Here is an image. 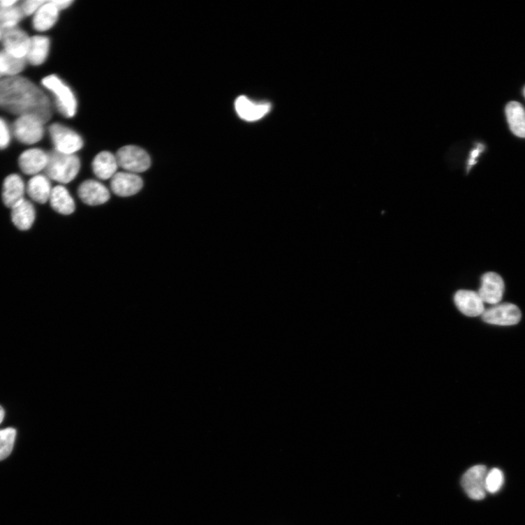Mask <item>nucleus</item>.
<instances>
[{"label": "nucleus", "instance_id": "24", "mask_svg": "<svg viewBox=\"0 0 525 525\" xmlns=\"http://www.w3.org/2000/svg\"><path fill=\"white\" fill-rule=\"evenodd\" d=\"M26 59L12 56L6 51L0 52V73L8 77L17 76L26 67Z\"/></svg>", "mask_w": 525, "mask_h": 525}, {"label": "nucleus", "instance_id": "33", "mask_svg": "<svg viewBox=\"0 0 525 525\" xmlns=\"http://www.w3.org/2000/svg\"><path fill=\"white\" fill-rule=\"evenodd\" d=\"M5 417L4 408L0 406V423H2Z\"/></svg>", "mask_w": 525, "mask_h": 525}, {"label": "nucleus", "instance_id": "29", "mask_svg": "<svg viewBox=\"0 0 525 525\" xmlns=\"http://www.w3.org/2000/svg\"><path fill=\"white\" fill-rule=\"evenodd\" d=\"M45 2L41 0H28L20 7L24 15H30L36 13Z\"/></svg>", "mask_w": 525, "mask_h": 525}, {"label": "nucleus", "instance_id": "12", "mask_svg": "<svg viewBox=\"0 0 525 525\" xmlns=\"http://www.w3.org/2000/svg\"><path fill=\"white\" fill-rule=\"evenodd\" d=\"M143 186L142 179L137 174L128 172H117L111 178L112 192L121 197L138 193Z\"/></svg>", "mask_w": 525, "mask_h": 525}, {"label": "nucleus", "instance_id": "36", "mask_svg": "<svg viewBox=\"0 0 525 525\" xmlns=\"http://www.w3.org/2000/svg\"><path fill=\"white\" fill-rule=\"evenodd\" d=\"M1 76H2V75H1V73H0V77H1Z\"/></svg>", "mask_w": 525, "mask_h": 525}, {"label": "nucleus", "instance_id": "27", "mask_svg": "<svg viewBox=\"0 0 525 525\" xmlns=\"http://www.w3.org/2000/svg\"><path fill=\"white\" fill-rule=\"evenodd\" d=\"M504 482L503 472L498 468L491 469L487 474L485 480L486 491L490 494H496L502 487Z\"/></svg>", "mask_w": 525, "mask_h": 525}, {"label": "nucleus", "instance_id": "7", "mask_svg": "<svg viewBox=\"0 0 525 525\" xmlns=\"http://www.w3.org/2000/svg\"><path fill=\"white\" fill-rule=\"evenodd\" d=\"M482 317L485 323L490 325L511 326L521 321L522 313L517 305L503 303L485 309Z\"/></svg>", "mask_w": 525, "mask_h": 525}, {"label": "nucleus", "instance_id": "20", "mask_svg": "<svg viewBox=\"0 0 525 525\" xmlns=\"http://www.w3.org/2000/svg\"><path fill=\"white\" fill-rule=\"evenodd\" d=\"M36 219V210L29 202L24 200L12 208V221L22 231L29 229Z\"/></svg>", "mask_w": 525, "mask_h": 525}, {"label": "nucleus", "instance_id": "13", "mask_svg": "<svg viewBox=\"0 0 525 525\" xmlns=\"http://www.w3.org/2000/svg\"><path fill=\"white\" fill-rule=\"evenodd\" d=\"M80 199L86 205H101L110 199V191L103 184L94 179L86 180L77 190Z\"/></svg>", "mask_w": 525, "mask_h": 525}, {"label": "nucleus", "instance_id": "21", "mask_svg": "<svg viewBox=\"0 0 525 525\" xmlns=\"http://www.w3.org/2000/svg\"><path fill=\"white\" fill-rule=\"evenodd\" d=\"M52 208L61 215L72 214L75 209L74 200L67 188L58 186L52 189L50 200Z\"/></svg>", "mask_w": 525, "mask_h": 525}, {"label": "nucleus", "instance_id": "26", "mask_svg": "<svg viewBox=\"0 0 525 525\" xmlns=\"http://www.w3.org/2000/svg\"><path fill=\"white\" fill-rule=\"evenodd\" d=\"M16 431L13 428L0 430V461H4L13 451Z\"/></svg>", "mask_w": 525, "mask_h": 525}, {"label": "nucleus", "instance_id": "30", "mask_svg": "<svg viewBox=\"0 0 525 525\" xmlns=\"http://www.w3.org/2000/svg\"><path fill=\"white\" fill-rule=\"evenodd\" d=\"M485 147L482 144H479L477 147V149H473L470 155V158L468 161V166L472 167L474 165L475 163H477V158L480 155V154L484 151Z\"/></svg>", "mask_w": 525, "mask_h": 525}, {"label": "nucleus", "instance_id": "15", "mask_svg": "<svg viewBox=\"0 0 525 525\" xmlns=\"http://www.w3.org/2000/svg\"><path fill=\"white\" fill-rule=\"evenodd\" d=\"M48 161V154L38 149L24 151L20 157V167L27 175H36L45 170Z\"/></svg>", "mask_w": 525, "mask_h": 525}, {"label": "nucleus", "instance_id": "4", "mask_svg": "<svg viewBox=\"0 0 525 525\" xmlns=\"http://www.w3.org/2000/svg\"><path fill=\"white\" fill-rule=\"evenodd\" d=\"M117 159L119 166L131 173H140L151 167V157L141 147L135 145H126L118 151Z\"/></svg>", "mask_w": 525, "mask_h": 525}, {"label": "nucleus", "instance_id": "6", "mask_svg": "<svg viewBox=\"0 0 525 525\" xmlns=\"http://www.w3.org/2000/svg\"><path fill=\"white\" fill-rule=\"evenodd\" d=\"M44 124L32 116L20 117L13 124V133L20 142L33 145L40 141L44 135Z\"/></svg>", "mask_w": 525, "mask_h": 525}, {"label": "nucleus", "instance_id": "8", "mask_svg": "<svg viewBox=\"0 0 525 525\" xmlns=\"http://www.w3.org/2000/svg\"><path fill=\"white\" fill-rule=\"evenodd\" d=\"M487 474V468L485 466H475L464 475L462 486L470 498L481 501L485 498Z\"/></svg>", "mask_w": 525, "mask_h": 525}, {"label": "nucleus", "instance_id": "11", "mask_svg": "<svg viewBox=\"0 0 525 525\" xmlns=\"http://www.w3.org/2000/svg\"><path fill=\"white\" fill-rule=\"evenodd\" d=\"M454 304L461 313L471 318L482 316L485 311V303L478 293L461 290L454 295Z\"/></svg>", "mask_w": 525, "mask_h": 525}, {"label": "nucleus", "instance_id": "9", "mask_svg": "<svg viewBox=\"0 0 525 525\" xmlns=\"http://www.w3.org/2000/svg\"><path fill=\"white\" fill-rule=\"evenodd\" d=\"M1 40L4 51L15 57L26 59L31 38L24 31L17 27L3 30Z\"/></svg>", "mask_w": 525, "mask_h": 525}, {"label": "nucleus", "instance_id": "18", "mask_svg": "<svg viewBox=\"0 0 525 525\" xmlns=\"http://www.w3.org/2000/svg\"><path fill=\"white\" fill-rule=\"evenodd\" d=\"M59 10L52 1L45 2L35 13L32 24L35 29L45 31L52 28L59 18Z\"/></svg>", "mask_w": 525, "mask_h": 525}, {"label": "nucleus", "instance_id": "3", "mask_svg": "<svg viewBox=\"0 0 525 525\" xmlns=\"http://www.w3.org/2000/svg\"><path fill=\"white\" fill-rule=\"evenodd\" d=\"M43 85L55 97L59 111L64 117L73 118L77 112V103L72 89L57 75H48L43 78Z\"/></svg>", "mask_w": 525, "mask_h": 525}, {"label": "nucleus", "instance_id": "35", "mask_svg": "<svg viewBox=\"0 0 525 525\" xmlns=\"http://www.w3.org/2000/svg\"><path fill=\"white\" fill-rule=\"evenodd\" d=\"M524 96H525V88L524 89Z\"/></svg>", "mask_w": 525, "mask_h": 525}, {"label": "nucleus", "instance_id": "14", "mask_svg": "<svg viewBox=\"0 0 525 525\" xmlns=\"http://www.w3.org/2000/svg\"><path fill=\"white\" fill-rule=\"evenodd\" d=\"M235 108L239 117L248 121H255L265 117L269 112V103H256L247 96H241L235 102Z\"/></svg>", "mask_w": 525, "mask_h": 525}, {"label": "nucleus", "instance_id": "1", "mask_svg": "<svg viewBox=\"0 0 525 525\" xmlns=\"http://www.w3.org/2000/svg\"><path fill=\"white\" fill-rule=\"evenodd\" d=\"M0 108L20 117H35L43 124L52 116V103L45 94L31 80L18 75L0 80Z\"/></svg>", "mask_w": 525, "mask_h": 525}, {"label": "nucleus", "instance_id": "34", "mask_svg": "<svg viewBox=\"0 0 525 525\" xmlns=\"http://www.w3.org/2000/svg\"><path fill=\"white\" fill-rule=\"evenodd\" d=\"M2 38V30L0 29V40Z\"/></svg>", "mask_w": 525, "mask_h": 525}, {"label": "nucleus", "instance_id": "19", "mask_svg": "<svg viewBox=\"0 0 525 525\" xmlns=\"http://www.w3.org/2000/svg\"><path fill=\"white\" fill-rule=\"evenodd\" d=\"M52 191L50 180L44 175H39L32 177L27 186L29 195L40 204H45L50 200Z\"/></svg>", "mask_w": 525, "mask_h": 525}, {"label": "nucleus", "instance_id": "25", "mask_svg": "<svg viewBox=\"0 0 525 525\" xmlns=\"http://www.w3.org/2000/svg\"><path fill=\"white\" fill-rule=\"evenodd\" d=\"M24 15L20 6L0 7V29L3 31L17 27Z\"/></svg>", "mask_w": 525, "mask_h": 525}, {"label": "nucleus", "instance_id": "10", "mask_svg": "<svg viewBox=\"0 0 525 525\" xmlns=\"http://www.w3.org/2000/svg\"><path fill=\"white\" fill-rule=\"evenodd\" d=\"M505 290L503 278L494 272H488L482 277L481 288L478 292L484 303L496 305L501 302Z\"/></svg>", "mask_w": 525, "mask_h": 525}, {"label": "nucleus", "instance_id": "22", "mask_svg": "<svg viewBox=\"0 0 525 525\" xmlns=\"http://www.w3.org/2000/svg\"><path fill=\"white\" fill-rule=\"evenodd\" d=\"M508 125L517 137L525 138V110L517 102L508 103L505 108Z\"/></svg>", "mask_w": 525, "mask_h": 525}, {"label": "nucleus", "instance_id": "16", "mask_svg": "<svg viewBox=\"0 0 525 525\" xmlns=\"http://www.w3.org/2000/svg\"><path fill=\"white\" fill-rule=\"evenodd\" d=\"M25 186L22 177L17 175H10L5 180L3 189L4 204L13 208L24 199Z\"/></svg>", "mask_w": 525, "mask_h": 525}, {"label": "nucleus", "instance_id": "28", "mask_svg": "<svg viewBox=\"0 0 525 525\" xmlns=\"http://www.w3.org/2000/svg\"><path fill=\"white\" fill-rule=\"evenodd\" d=\"M10 142V131L7 123L0 118V150L6 149Z\"/></svg>", "mask_w": 525, "mask_h": 525}, {"label": "nucleus", "instance_id": "32", "mask_svg": "<svg viewBox=\"0 0 525 525\" xmlns=\"http://www.w3.org/2000/svg\"><path fill=\"white\" fill-rule=\"evenodd\" d=\"M17 1L15 0H2L0 1V7L9 8L15 6Z\"/></svg>", "mask_w": 525, "mask_h": 525}, {"label": "nucleus", "instance_id": "5", "mask_svg": "<svg viewBox=\"0 0 525 525\" xmlns=\"http://www.w3.org/2000/svg\"><path fill=\"white\" fill-rule=\"evenodd\" d=\"M49 133L55 151L64 154H75L84 146L83 139L73 129L59 124H52Z\"/></svg>", "mask_w": 525, "mask_h": 525}, {"label": "nucleus", "instance_id": "23", "mask_svg": "<svg viewBox=\"0 0 525 525\" xmlns=\"http://www.w3.org/2000/svg\"><path fill=\"white\" fill-rule=\"evenodd\" d=\"M49 50H50V40L44 36L32 37L30 40L26 60L31 65H41L46 60Z\"/></svg>", "mask_w": 525, "mask_h": 525}, {"label": "nucleus", "instance_id": "17", "mask_svg": "<svg viewBox=\"0 0 525 525\" xmlns=\"http://www.w3.org/2000/svg\"><path fill=\"white\" fill-rule=\"evenodd\" d=\"M119 164L117 156L108 151L98 154L92 163L93 172L101 179H108L117 173Z\"/></svg>", "mask_w": 525, "mask_h": 525}, {"label": "nucleus", "instance_id": "31", "mask_svg": "<svg viewBox=\"0 0 525 525\" xmlns=\"http://www.w3.org/2000/svg\"><path fill=\"white\" fill-rule=\"evenodd\" d=\"M52 2L59 10L68 8L73 3L72 0H54Z\"/></svg>", "mask_w": 525, "mask_h": 525}, {"label": "nucleus", "instance_id": "2", "mask_svg": "<svg viewBox=\"0 0 525 525\" xmlns=\"http://www.w3.org/2000/svg\"><path fill=\"white\" fill-rule=\"evenodd\" d=\"M80 161L75 154H64L57 151L48 154L45 170L48 178L61 184H69L77 177Z\"/></svg>", "mask_w": 525, "mask_h": 525}]
</instances>
